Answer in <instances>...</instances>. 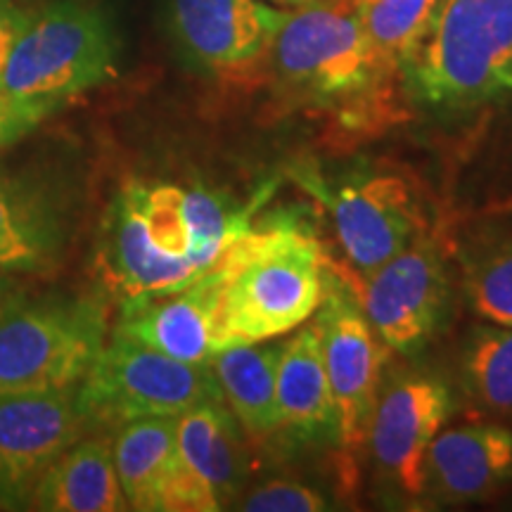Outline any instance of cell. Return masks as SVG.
Masks as SVG:
<instances>
[{
    "instance_id": "obj_1",
    "label": "cell",
    "mask_w": 512,
    "mask_h": 512,
    "mask_svg": "<svg viewBox=\"0 0 512 512\" xmlns=\"http://www.w3.org/2000/svg\"><path fill=\"white\" fill-rule=\"evenodd\" d=\"M216 266L223 271L216 351L294 332L328 292L318 240L287 219L249 228Z\"/></svg>"
},
{
    "instance_id": "obj_2",
    "label": "cell",
    "mask_w": 512,
    "mask_h": 512,
    "mask_svg": "<svg viewBox=\"0 0 512 512\" xmlns=\"http://www.w3.org/2000/svg\"><path fill=\"white\" fill-rule=\"evenodd\" d=\"M117 62V34L98 5L53 0L29 12L0 74V93L57 110L114 79Z\"/></svg>"
},
{
    "instance_id": "obj_3",
    "label": "cell",
    "mask_w": 512,
    "mask_h": 512,
    "mask_svg": "<svg viewBox=\"0 0 512 512\" xmlns=\"http://www.w3.org/2000/svg\"><path fill=\"white\" fill-rule=\"evenodd\" d=\"M406 69L418 98L439 107L512 91V0H444Z\"/></svg>"
},
{
    "instance_id": "obj_4",
    "label": "cell",
    "mask_w": 512,
    "mask_h": 512,
    "mask_svg": "<svg viewBox=\"0 0 512 512\" xmlns=\"http://www.w3.org/2000/svg\"><path fill=\"white\" fill-rule=\"evenodd\" d=\"M107 342L95 299H8L0 306V394L74 389Z\"/></svg>"
},
{
    "instance_id": "obj_5",
    "label": "cell",
    "mask_w": 512,
    "mask_h": 512,
    "mask_svg": "<svg viewBox=\"0 0 512 512\" xmlns=\"http://www.w3.org/2000/svg\"><path fill=\"white\" fill-rule=\"evenodd\" d=\"M266 62L285 91L325 107L366 98L389 76L351 0H316L287 12Z\"/></svg>"
},
{
    "instance_id": "obj_6",
    "label": "cell",
    "mask_w": 512,
    "mask_h": 512,
    "mask_svg": "<svg viewBox=\"0 0 512 512\" xmlns=\"http://www.w3.org/2000/svg\"><path fill=\"white\" fill-rule=\"evenodd\" d=\"M88 427H121L140 418H178L202 403L223 401L209 363H185L112 332L76 387Z\"/></svg>"
},
{
    "instance_id": "obj_7",
    "label": "cell",
    "mask_w": 512,
    "mask_h": 512,
    "mask_svg": "<svg viewBox=\"0 0 512 512\" xmlns=\"http://www.w3.org/2000/svg\"><path fill=\"white\" fill-rule=\"evenodd\" d=\"M451 302V273L444 247L430 235L363 275L361 306L370 328L387 349L413 354L439 330Z\"/></svg>"
},
{
    "instance_id": "obj_8",
    "label": "cell",
    "mask_w": 512,
    "mask_h": 512,
    "mask_svg": "<svg viewBox=\"0 0 512 512\" xmlns=\"http://www.w3.org/2000/svg\"><path fill=\"white\" fill-rule=\"evenodd\" d=\"M320 339H323L325 370H328L332 403H335V434L347 463L368 444L370 418H373L384 344L361 306L344 294L325 292L323 304L313 313Z\"/></svg>"
},
{
    "instance_id": "obj_9",
    "label": "cell",
    "mask_w": 512,
    "mask_h": 512,
    "mask_svg": "<svg viewBox=\"0 0 512 512\" xmlns=\"http://www.w3.org/2000/svg\"><path fill=\"white\" fill-rule=\"evenodd\" d=\"M88 430L76 387L0 394V508H29L46 472Z\"/></svg>"
},
{
    "instance_id": "obj_10",
    "label": "cell",
    "mask_w": 512,
    "mask_h": 512,
    "mask_svg": "<svg viewBox=\"0 0 512 512\" xmlns=\"http://www.w3.org/2000/svg\"><path fill=\"white\" fill-rule=\"evenodd\" d=\"M166 12L181 53L219 79H242L264 64L287 15L264 0H169Z\"/></svg>"
},
{
    "instance_id": "obj_11",
    "label": "cell",
    "mask_w": 512,
    "mask_h": 512,
    "mask_svg": "<svg viewBox=\"0 0 512 512\" xmlns=\"http://www.w3.org/2000/svg\"><path fill=\"white\" fill-rule=\"evenodd\" d=\"M320 195L330 207L339 245L361 275L373 273L425 233L418 197L396 174L368 171Z\"/></svg>"
},
{
    "instance_id": "obj_12",
    "label": "cell",
    "mask_w": 512,
    "mask_h": 512,
    "mask_svg": "<svg viewBox=\"0 0 512 512\" xmlns=\"http://www.w3.org/2000/svg\"><path fill=\"white\" fill-rule=\"evenodd\" d=\"M451 389L434 375H403L377 396L368 444L375 467L401 494L425 491L430 444L451 415Z\"/></svg>"
},
{
    "instance_id": "obj_13",
    "label": "cell",
    "mask_w": 512,
    "mask_h": 512,
    "mask_svg": "<svg viewBox=\"0 0 512 512\" xmlns=\"http://www.w3.org/2000/svg\"><path fill=\"white\" fill-rule=\"evenodd\" d=\"M114 465L128 510L216 512V498L200 484L178 448L176 418H140L121 425L112 439Z\"/></svg>"
},
{
    "instance_id": "obj_14",
    "label": "cell",
    "mask_w": 512,
    "mask_h": 512,
    "mask_svg": "<svg viewBox=\"0 0 512 512\" xmlns=\"http://www.w3.org/2000/svg\"><path fill=\"white\" fill-rule=\"evenodd\" d=\"M221 290L223 271L214 266L178 290L124 299L114 332L178 361L209 363L216 354Z\"/></svg>"
},
{
    "instance_id": "obj_15",
    "label": "cell",
    "mask_w": 512,
    "mask_h": 512,
    "mask_svg": "<svg viewBox=\"0 0 512 512\" xmlns=\"http://www.w3.org/2000/svg\"><path fill=\"white\" fill-rule=\"evenodd\" d=\"M512 479V430L496 422L441 427L425 463V491L451 503L491 496Z\"/></svg>"
},
{
    "instance_id": "obj_16",
    "label": "cell",
    "mask_w": 512,
    "mask_h": 512,
    "mask_svg": "<svg viewBox=\"0 0 512 512\" xmlns=\"http://www.w3.org/2000/svg\"><path fill=\"white\" fill-rule=\"evenodd\" d=\"M98 266L105 283L121 299L178 290L204 275L190 261L169 259L152 247L140 216L136 183H128L107 211Z\"/></svg>"
},
{
    "instance_id": "obj_17",
    "label": "cell",
    "mask_w": 512,
    "mask_h": 512,
    "mask_svg": "<svg viewBox=\"0 0 512 512\" xmlns=\"http://www.w3.org/2000/svg\"><path fill=\"white\" fill-rule=\"evenodd\" d=\"M183 463L216 498L219 508L238 503L247 482L242 427L223 401L202 403L176 418Z\"/></svg>"
},
{
    "instance_id": "obj_18",
    "label": "cell",
    "mask_w": 512,
    "mask_h": 512,
    "mask_svg": "<svg viewBox=\"0 0 512 512\" xmlns=\"http://www.w3.org/2000/svg\"><path fill=\"white\" fill-rule=\"evenodd\" d=\"M62 242L60 202L34 181L0 174V273L48 268Z\"/></svg>"
},
{
    "instance_id": "obj_19",
    "label": "cell",
    "mask_w": 512,
    "mask_h": 512,
    "mask_svg": "<svg viewBox=\"0 0 512 512\" xmlns=\"http://www.w3.org/2000/svg\"><path fill=\"white\" fill-rule=\"evenodd\" d=\"M275 399L280 427L302 437L335 432V403L316 318L299 325L294 335L283 342L275 377Z\"/></svg>"
},
{
    "instance_id": "obj_20",
    "label": "cell",
    "mask_w": 512,
    "mask_h": 512,
    "mask_svg": "<svg viewBox=\"0 0 512 512\" xmlns=\"http://www.w3.org/2000/svg\"><path fill=\"white\" fill-rule=\"evenodd\" d=\"M29 508L46 512H121V491L110 437H81L57 458L31 496Z\"/></svg>"
},
{
    "instance_id": "obj_21",
    "label": "cell",
    "mask_w": 512,
    "mask_h": 512,
    "mask_svg": "<svg viewBox=\"0 0 512 512\" xmlns=\"http://www.w3.org/2000/svg\"><path fill=\"white\" fill-rule=\"evenodd\" d=\"M460 285L472 311L512 328V216H486L458 238Z\"/></svg>"
},
{
    "instance_id": "obj_22",
    "label": "cell",
    "mask_w": 512,
    "mask_h": 512,
    "mask_svg": "<svg viewBox=\"0 0 512 512\" xmlns=\"http://www.w3.org/2000/svg\"><path fill=\"white\" fill-rule=\"evenodd\" d=\"M283 342L238 344L216 351L209 366L219 382L223 403L252 437H268L280 430L275 377Z\"/></svg>"
},
{
    "instance_id": "obj_23",
    "label": "cell",
    "mask_w": 512,
    "mask_h": 512,
    "mask_svg": "<svg viewBox=\"0 0 512 512\" xmlns=\"http://www.w3.org/2000/svg\"><path fill=\"white\" fill-rule=\"evenodd\" d=\"M460 377L477 408L512 418V328L489 320L472 325L460 351Z\"/></svg>"
},
{
    "instance_id": "obj_24",
    "label": "cell",
    "mask_w": 512,
    "mask_h": 512,
    "mask_svg": "<svg viewBox=\"0 0 512 512\" xmlns=\"http://www.w3.org/2000/svg\"><path fill=\"white\" fill-rule=\"evenodd\" d=\"M444 0H351L387 74L406 67Z\"/></svg>"
},
{
    "instance_id": "obj_25",
    "label": "cell",
    "mask_w": 512,
    "mask_h": 512,
    "mask_svg": "<svg viewBox=\"0 0 512 512\" xmlns=\"http://www.w3.org/2000/svg\"><path fill=\"white\" fill-rule=\"evenodd\" d=\"M238 510L247 512H323L328 510V501L311 486L299 482H266L238 498Z\"/></svg>"
},
{
    "instance_id": "obj_26",
    "label": "cell",
    "mask_w": 512,
    "mask_h": 512,
    "mask_svg": "<svg viewBox=\"0 0 512 512\" xmlns=\"http://www.w3.org/2000/svg\"><path fill=\"white\" fill-rule=\"evenodd\" d=\"M55 110L41 102H27L0 93V150L22 140Z\"/></svg>"
},
{
    "instance_id": "obj_27",
    "label": "cell",
    "mask_w": 512,
    "mask_h": 512,
    "mask_svg": "<svg viewBox=\"0 0 512 512\" xmlns=\"http://www.w3.org/2000/svg\"><path fill=\"white\" fill-rule=\"evenodd\" d=\"M27 17L29 12L19 8L15 0H0V74H3L10 50L15 46L19 31H22Z\"/></svg>"
},
{
    "instance_id": "obj_28",
    "label": "cell",
    "mask_w": 512,
    "mask_h": 512,
    "mask_svg": "<svg viewBox=\"0 0 512 512\" xmlns=\"http://www.w3.org/2000/svg\"><path fill=\"white\" fill-rule=\"evenodd\" d=\"M8 290H10L8 280H3V278H0V306H3L5 302H8Z\"/></svg>"
},
{
    "instance_id": "obj_29",
    "label": "cell",
    "mask_w": 512,
    "mask_h": 512,
    "mask_svg": "<svg viewBox=\"0 0 512 512\" xmlns=\"http://www.w3.org/2000/svg\"><path fill=\"white\" fill-rule=\"evenodd\" d=\"M271 3H278V5H306V3H316V0H271Z\"/></svg>"
}]
</instances>
